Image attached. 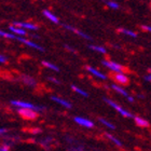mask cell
Instances as JSON below:
<instances>
[{"label": "cell", "instance_id": "5b68a950", "mask_svg": "<svg viewBox=\"0 0 151 151\" xmlns=\"http://www.w3.org/2000/svg\"><path fill=\"white\" fill-rule=\"evenodd\" d=\"M112 79L113 81L116 82L114 84L116 85H127L129 83V76L126 73H113L112 75Z\"/></svg>", "mask_w": 151, "mask_h": 151}, {"label": "cell", "instance_id": "3957f363", "mask_svg": "<svg viewBox=\"0 0 151 151\" xmlns=\"http://www.w3.org/2000/svg\"><path fill=\"white\" fill-rule=\"evenodd\" d=\"M101 64H103L106 68H108V69L110 70L111 73H124V67H123L121 64L116 63V62L105 60H103V62H101Z\"/></svg>", "mask_w": 151, "mask_h": 151}, {"label": "cell", "instance_id": "5bb4252c", "mask_svg": "<svg viewBox=\"0 0 151 151\" xmlns=\"http://www.w3.org/2000/svg\"><path fill=\"white\" fill-rule=\"evenodd\" d=\"M42 13H43V15L45 16L49 21H51V22L54 23V24H58V23H60V19H58L53 12H51L50 10H43Z\"/></svg>", "mask_w": 151, "mask_h": 151}, {"label": "cell", "instance_id": "603a6c76", "mask_svg": "<svg viewBox=\"0 0 151 151\" xmlns=\"http://www.w3.org/2000/svg\"><path fill=\"white\" fill-rule=\"evenodd\" d=\"M1 37L6 38V39H11V40H15L16 36L12 35V34L9 32H4V30H1V29H0V38Z\"/></svg>", "mask_w": 151, "mask_h": 151}, {"label": "cell", "instance_id": "8992f818", "mask_svg": "<svg viewBox=\"0 0 151 151\" xmlns=\"http://www.w3.org/2000/svg\"><path fill=\"white\" fill-rule=\"evenodd\" d=\"M73 121H75L78 125L82 126V127H85V129H93L94 127V122L92 121V120L90 119H86V118H84V116H75L73 118Z\"/></svg>", "mask_w": 151, "mask_h": 151}, {"label": "cell", "instance_id": "f546056e", "mask_svg": "<svg viewBox=\"0 0 151 151\" xmlns=\"http://www.w3.org/2000/svg\"><path fill=\"white\" fill-rule=\"evenodd\" d=\"M144 80H145L146 82H150L151 81V75H150V73H149L148 75H146L145 77H144Z\"/></svg>", "mask_w": 151, "mask_h": 151}, {"label": "cell", "instance_id": "4316f807", "mask_svg": "<svg viewBox=\"0 0 151 151\" xmlns=\"http://www.w3.org/2000/svg\"><path fill=\"white\" fill-rule=\"evenodd\" d=\"M0 151H10L9 145H6V144H3V145H0Z\"/></svg>", "mask_w": 151, "mask_h": 151}, {"label": "cell", "instance_id": "e0dca14e", "mask_svg": "<svg viewBox=\"0 0 151 151\" xmlns=\"http://www.w3.org/2000/svg\"><path fill=\"white\" fill-rule=\"evenodd\" d=\"M71 88H73V91L76 92L77 94L81 95L82 97H88V93L85 91V90H83V88H79V86H77V85H75V84L71 85Z\"/></svg>", "mask_w": 151, "mask_h": 151}, {"label": "cell", "instance_id": "4fadbf2b", "mask_svg": "<svg viewBox=\"0 0 151 151\" xmlns=\"http://www.w3.org/2000/svg\"><path fill=\"white\" fill-rule=\"evenodd\" d=\"M9 32H11L12 35L16 36V37H26L27 36V32L24 30L22 28H19V27H15L13 25L9 26Z\"/></svg>", "mask_w": 151, "mask_h": 151}, {"label": "cell", "instance_id": "ac0fdd59", "mask_svg": "<svg viewBox=\"0 0 151 151\" xmlns=\"http://www.w3.org/2000/svg\"><path fill=\"white\" fill-rule=\"evenodd\" d=\"M88 47H90L92 51L97 52V53H101V54H106V53H107L106 47H101V45H94V44H91V45H88Z\"/></svg>", "mask_w": 151, "mask_h": 151}, {"label": "cell", "instance_id": "30bf717a", "mask_svg": "<svg viewBox=\"0 0 151 151\" xmlns=\"http://www.w3.org/2000/svg\"><path fill=\"white\" fill-rule=\"evenodd\" d=\"M17 113L26 120H36L38 116L37 112L32 110H28V109H17Z\"/></svg>", "mask_w": 151, "mask_h": 151}, {"label": "cell", "instance_id": "6da1fadb", "mask_svg": "<svg viewBox=\"0 0 151 151\" xmlns=\"http://www.w3.org/2000/svg\"><path fill=\"white\" fill-rule=\"evenodd\" d=\"M11 106H13L16 109H28V110H32L35 112H41L44 110L43 106H39V105L32 104L30 101H19V99H13L11 101Z\"/></svg>", "mask_w": 151, "mask_h": 151}, {"label": "cell", "instance_id": "f1b7e54d", "mask_svg": "<svg viewBox=\"0 0 151 151\" xmlns=\"http://www.w3.org/2000/svg\"><path fill=\"white\" fill-rule=\"evenodd\" d=\"M6 133H8V129H6V127H0V136L4 135Z\"/></svg>", "mask_w": 151, "mask_h": 151}, {"label": "cell", "instance_id": "ffe728a7", "mask_svg": "<svg viewBox=\"0 0 151 151\" xmlns=\"http://www.w3.org/2000/svg\"><path fill=\"white\" fill-rule=\"evenodd\" d=\"M106 137H107V138L109 139L111 142H113L116 146H118V147H122V146H123L122 142H121L119 138H116L114 135H112V134H106Z\"/></svg>", "mask_w": 151, "mask_h": 151}, {"label": "cell", "instance_id": "cb8c5ba5", "mask_svg": "<svg viewBox=\"0 0 151 151\" xmlns=\"http://www.w3.org/2000/svg\"><path fill=\"white\" fill-rule=\"evenodd\" d=\"M105 4H106L109 9H112V10H118L120 8L119 3L116 2V1H105Z\"/></svg>", "mask_w": 151, "mask_h": 151}, {"label": "cell", "instance_id": "44dd1931", "mask_svg": "<svg viewBox=\"0 0 151 151\" xmlns=\"http://www.w3.org/2000/svg\"><path fill=\"white\" fill-rule=\"evenodd\" d=\"M42 64H43L44 67H47V68H49V69H51V70H53V71H55V73H58V71H60V67L56 66L55 64L47 62V60H43Z\"/></svg>", "mask_w": 151, "mask_h": 151}, {"label": "cell", "instance_id": "9c48e42d", "mask_svg": "<svg viewBox=\"0 0 151 151\" xmlns=\"http://www.w3.org/2000/svg\"><path fill=\"white\" fill-rule=\"evenodd\" d=\"M111 88H112L114 92H116L118 94L121 95V96H124V97H126L129 101H131V103H133V101H134V97H133V96H131V95L127 93V91L123 88V86H120V85H116V84H114V83H113V84H111Z\"/></svg>", "mask_w": 151, "mask_h": 151}, {"label": "cell", "instance_id": "7402d4cb", "mask_svg": "<svg viewBox=\"0 0 151 151\" xmlns=\"http://www.w3.org/2000/svg\"><path fill=\"white\" fill-rule=\"evenodd\" d=\"M99 122H101L104 126H106L107 129H116V125H114V124H112L110 121H108L107 119H105V118H99Z\"/></svg>", "mask_w": 151, "mask_h": 151}, {"label": "cell", "instance_id": "83f0119b", "mask_svg": "<svg viewBox=\"0 0 151 151\" xmlns=\"http://www.w3.org/2000/svg\"><path fill=\"white\" fill-rule=\"evenodd\" d=\"M142 29L144 32H151V26L150 25H142Z\"/></svg>", "mask_w": 151, "mask_h": 151}, {"label": "cell", "instance_id": "d4e9b609", "mask_svg": "<svg viewBox=\"0 0 151 151\" xmlns=\"http://www.w3.org/2000/svg\"><path fill=\"white\" fill-rule=\"evenodd\" d=\"M8 63V57L4 54L0 53V64H6Z\"/></svg>", "mask_w": 151, "mask_h": 151}, {"label": "cell", "instance_id": "52a82bcc", "mask_svg": "<svg viewBox=\"0 0 151 151\" xmlns=\"http://www.w3.org/2000/svg\"><path fill=\"white\" fill-rule=\"evenodd\" d=\"M13 26H15V27H19V28H22L24 30H32V32H36L38 30V25L34 24V23H30V22H14L12 24Z\"/></svg>", "mask_w": 151, "mask_h": 151}, {"label": "cell", "instance_id": "484cf974", "mask_svg": "<svg viewBox=\"0 0 151 151\" xmlns=\"http://www.w3.org/2000/svg\"><path fill=\"white\" fill-rule=\"evenodd\" d=\"M47 80L52 83H55V84H60V81L57 80L56 78H54V77H47Z\"/></svg>", "mask_w": 151, "mask_h": 151}, {"label": "cell", "instance_id": "277c9868", "mask_svg": "<svg viewBox=\"0 0 151 151\" xmlns=\"http://www.w3.org/2000/svg\"><path fill=\"white\" fill-rule=\"evenodd\" d=\"M15 40L19 41V42H21V43L24 44V45H26V47H32V49H34V50L40 51V52H44V47H41L40 44L36 43V42H34L32 40L28 39V38H26V37H16Z\"/></svg>", "mask_w": 151, "mask_h": 151}, {"label": "cell", "instance_id": "8fae6325", "mask_svg": "<svg viewBox=\"0 0 151 151\" xmlns=\"http://www.w3.org/2000/svg\"><path fill=\"white\" fill-rule=\"evenodd\" d=\"M51 99H52L54 103H56V104H58L60 106H62V107H64V108H67V109L73 108V104H71L70 101H67V99H65V98H62V97H60V96H56V95H52V96H51Z\"/></svg>", "mask_w": 151, "mask_h": 151}, {"label": "cell", "instance_id": "7c38bea8", "mask_svg": "<svg viewBox=\"0 0 151 151\" xmlns=\"http://www.w3.org/2000/svg\"><path fill=\"white\" fill-rule=\"evenodd\" d=\"M63 27L65 29H67V30H70V32H75L76 35L80 36L81 38H83V39H85V40H92V38L90 35H88V34H85L84 32H82V30H79V29L75 28V27H73V26L70 25H67V24H63Z\"/></svg>", "mask_w": 151, "mask_h": 151}, {"label": "cell", "instance_id": "d6986e66", "mask_svg": "<svg viewBox=\"0 0 151 151\" xmlns=\"http://www.w3.org/2000/svg\"><path fill=\"white\" fill-rule=\"evenodd\" d=\"M119 32L120 34H123L125 36H129L131 38H137V32H133L131 29H126V28H119Z\"/></svg>", "mask_w": 151, "mask_h": 151}, {"label": "cell", "instance_id": "ba28073f", "mask_svg": "<svg viewBox=\"0 0 151 151\" xmlns=\"http://www.w3.org/2000/svg\"><path fill=\"white\" fill-rule=\"evenodd\" d=\"M86 70H88V73H90V75H92L93 77H95L96 79H98V80H101V81H106V80L108 79V76L106 75V73H101V70L96 69V68H94V67L86 66Z\"/></svg>", "mask_w": 151, "mask_h": 151}, {"label": "cell", "instance_id": "7a4b0ae2", "mask_svg": "<svg viewBox=\"0 0 151 151\" xmlns=\"http://www.w3.org/2000/svg\"><path fill=\"white\" fill-rule=\"evenodd\" d=\"M104 101H105V103H107V104L109 105L112 109H114L116 111H118V112H119L122 116H124V118H134V116H133L132 113L129 112V110L124 109L122 106H120L118 103H116V101H112V99H109V98L104 97Z\"/></svg>", "mask_w": 151, "mask_h": 151}, {"label": "cell", "instance_id": "9a60e30c", "mask_svg": "<svg viewBox=\"0 0 151 151\" xmlns=\"http://www.w3.org/2000/svg\"><path fill=\"white\" fill-rule=\"evenodd\" d=\"M134 121H135V124L139 127H149L150 124H149V121L148 120H146L145 118H142V116H134Z\"/></svg>", "mask_w": 151, "mask_h": 151}, {"label": "cell", "instance_id": "4dcf8cb0", "mask_svg": "<svg viewBox=\"0 0 151 151\" xmlns=\"http://www.w3.org/2000/svg\"><path fill=\"white\" fill-rule=\"evenodd\" d=\"M32 134H39V133H41L42 131H41L40 129H32Z\"/></svg>", "mask_w": 151, "mask_h": 151}, {"label": "cell", "instance_id": "1f68e13d", "mask_svg": "<svg viewBox=\"0 0 151 151\" xmlns=\"http://www.w3.org/2000/svg\"><path fill=\"white\" fill-rule=\"evenodd\" d=\"M65 47H66L67 50H69V51H71V52H75V53H76V51L73 50V49H71V47H69L68 45H65Z\"/></svg>", "mask_w": 151, "mask_h": 151}, {"label": "cell", "instance_id": "2e32d148", "mask_svg": "<svg viewBox=\"0 0 151 151\" xmlns=\"http://www.w3.org/2000/svg\"><path fill=\"white\" fill-rule=\"evenodd\" d=\"M22 81L24 82L26 85L32 86V88H35L36 85H37L36 79H34L32 77H30V76H22Z\"/></svg>", "mask_w": 151, "mask_h": 151}]
</instances>
